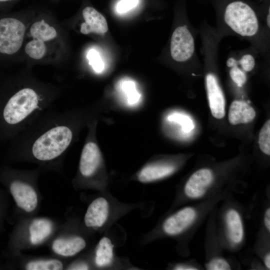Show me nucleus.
Masks as SVG:
<instances>
[{"label": "nucleus", "instance_id": "7", "mask_svg": "<svg viewBox=\"0 0 270 270\" xmlns=\"http://www.w3.org/2000/svg\"><path fill=\"white\" fill-rule=\"evenodd\" d=\"M213 180V174L210 170L200 169L188 180L184 186V193L190 198H200L205 194Z\"/></svg>", "mask_w": 270, "mask_h": 270}, {"label": "nucleus", "instance_id": "13", "mask_svg": "<svg viewBox=\"0 0 270 270\" xmlns=\"http://www.w3.org/2000/svg\"><path fill=\"white\" fill-rule=\"evenodd\" d=\"M84 240L80 236L59 238L54 240L52 249L56 254L63 256H72L82 251L86 246Z\"/></svg>", "mask_w": 270, "mask_h": 270}, {"label": "nucleus", "instance_id": "9", "mask_svg": "<svg viewBox=\"0 0 270 270\" xmlns=\"http://www.w3.org/2000/svg\"><path fill=\"white\" fill-rule=\"evenodd\" d=\"M196 217L194 209L190 207L184 208L168 218L164 223L163 229L170 235L179 234L189 227Z\"/></svg>", "mask_w": 270, "mask_h": 270}, {"label": "nucleus", "instance_id": "22", "mask_svg": "<svg viewBox=\"0 0 270 270\" xmlns=\"http://www.w3.org/2000/svg\"><path fill=\"white\" fill-rule=\"evenodd\" d=\"M258 144L261 150L267 155L270 154V120H268L260 132Z\"/></svg>", "mask_w": 270, "mask_h": 270}, {"label": "nucleus", "instance_id": "29", "mask_svg": "<svg viewBox=\"0 0 270 270\" xmlns=\"http://www.w3.org/2000/svg\"><path fill=\"white\" fill-rule=\"evenodd\" d=\"M264 222L265 226L268 232L270 231V208H268L266 210L264 218Z\"/></svg>", "mask_w": 270, "mask_h": 270}, {"label": "nucleus", "instance_id": "6", "mask_svg": "<svg viewBox=\"0 0 270 270\" xmlns=\"http://www.w3.org/2000/svg\"><path fill=\"white\" fill-rule=\"evenodd\" d=\"M89 139L83 147L79 163L80 173L85 178L92 177L101 162V154L98 144L91 138Z\"/></svg>", "mask_w": 270, "mask_h": 270}, {"label": "nucleus", "instance_id": "34", "mask_svg": "<svg viewBox=\"0 0 270 270\" xmlns=\"http://www.w3.org/2000/svg\"><path fill=\"white\" fill-rule=\"evenodd\" d=\"M270 9L269 8V10H268V14L267 16V18H266V24H267V25L268 26V27L270 28Z\"/></svg>", "mask_w": 270, "mask_h": 270}, {"label": "nucleus", "instance_id": "25", "mask_svg": "<svg viewBox=\"0 0 270 270\" xmlns=\"http://www.w3.org/2000/svg\"><path fill=\"white\" fill-rule=\"evenodd\" d=\"M170 120L176 122L180 124L185 132H188L193 128L192 122L188 116L180 114H174L168 117Z\"/></svg>", "mask_w": 270, "mask_h": 270}, {"label": "nucleus", "instance_id": "8", "mask_svg": "<svg viewBox=\"0 0 270 270\" xmlns=\"http://www.w3.org/2000/svg\"><path fill=\"white\" fill-rule=\"evenodd\" d=\"M209 106L212 115L218 119L225 115V100L222 90L215 76L211 73L206 76Z\"/></svg>", "mask_w": 270, "mask_h": 270}, {"label": "nucleus", "instance_id": "31", "mask_svg": "<svg viewBox=\"0 0 270 270\" xmlns=\"http://www.w3.org/2000/svg\"><path fill=\"white\" fill-rule=\"evenodd\" d=\"M175 270H196V268L186 265H178L176 266Z\"/></svg>", "mask_w": 270, "mask_h": 270}, {"label": "nucleus", "instance_id": "30", "mask_svg": "<svg viewBox=\"0 0 270 270\" xmlns=\"http://www.w3.org/2000/svg\"><path fill=\"white\" fill-rule=\"evenodd\" d=\"M88 268L87 264L80 262L74 264L68 268V270H88Z\"/></svg>", "mask_w": 270, "mask_h": 270}, {"label": "nucleus", "instance_id": "28", "mask_svg": "<svg viewBox=\"0 0 270 270\" xmlns=\"http://www.w3.org/2000/svg\"><path fill=\"white\" fill-rule=\"evenodd\" d=\"M138 3V0H122L116 6V10L120 13H124L136 7Z\"/></svg>", "mask_w": 270, "mask_h": 270}, {"label": "nucleus", "instance_id": "12", "mask_svg": "<svg viewBox=\"0 0 270 270\" xmlns=\"http://www.w3.org/2000/svg\"><path fill=\"white\" fill-rule=\"evenodd\" d=\"M254 108L242 100H235L231 104L228 112V120L231 124H248L256 116Z\"/></svg>", "mask_w": 270, "mask_h": 270}, {"label": "nucleus", "instance_id": "24", "mask_svg": "<svg viewBox=\"0 0 270 270\" xmlns=\"http://www.w3.org/2000/svg\"><path fill=\"white\" fill-rule=\"evenodd\" d=\"M89 64L97 73L101 72L104 68V64L98 52L94 50H90L87 54Z\"/></svg>", "mask_w": 270, "mask_h": 270}, {"label": "nucleus", "instance_id": "11", "mask_svg": "<svg viewBox=\"0 0 270 270\" xmlns=\"http://www.w3.org/2000/svg\"><path fill=\"white\" fill-rule=\"evenodd\" d=\"M82 16L84 22L81 24L80 30L82 34H104L108 30L106 19L94 8L86 7L82 10Z\"/></svg>", "mask_w": 270, "mask_h": 270}, {"label": "nucleus", "instance_id": "5", "mask_svg": "<svg viewBox=\"0 0 270 270\" xmlns=\"http://www.w3.org/2000/svg\"><path fill=\"white\" fill-rule=\"evenodd\" d=\"M170 54L178 62L189 60L194 52V38L186 26H178L174 31L170 41Z\"/></svg>", "mask_w": 270, "mask_h": 270}, {"label": "nucleus", "instance_id": "20", "mask_svg": "<svg viewBox=\"0 0 270 270\" xmlns=\"http://www.w3.org/2000/svg\"><path fill=\"white\" fill-rule=\"evenodd\" d=\"M26 268L28 270H60L63 268L62 263L58 260L31 261Z\"/></svg>", "mask_w": 270, "mask_h": 270}, {"label": "nucleus", "instance_id": "27", "mask_svg": "<svg viewBox=\"0 0 270 270\" xmlns=\"http://www.w3.org/2000/svg\"><path fill=\"white\" fill-rule=\"evenodd\" d=\"M238 64H240L244 72H250L254 67L255 60L254 56L250 54H246L242 56L239 60H237Z\"/></svg>", "mask_w": 270, "mask_h": 270}, {"label": "nucleus", "instance_id": "10", "mask_svg": "<svg viewBox=\"0 0 270 270\" xmlns=\"http://www.w3.org/2000/svg\"><path fill=\"white\" fill-rule=\"evenodd\" d=\"M109 213V204L106 198H98L89 205L84 222L89 228H100L106 222Z\"/></svg>", "mask_w": 270, "mask_h": 270}, {"label": "nucleus", "instance_id": "21", "mask_svg": "<svg viewBox=\"0 0 270 270\" xmlns=\"http://www.w3.org/2000/svg\"><path fill=\"white\" fill-rule=\"evenodd\" d=\"M226 65L230 68V75L233 82L238 86H243L246 82V76L245 72L238 67L237 60L230 58L226 61Z\"/></svg>", "mask_w": 270, "mask_h": 270}, {"label": "nucleus", "instance_id": "15", "mask_svg": "<svg viewBox=\"0 0 270 270\" xmlns=\"http://www.w3.org/2000/svg\"><path fill=\"white\" fill-rule=\"evenodd\" d=\"M226 224L230 240L234 244H238L244 238V228L240 216L238 212L230 210L226 214Z\"/></svg>", "mask_w": 270, "mask_h": 270}, {"label": "nucleus", "instance_id": "18", "mask_svg": "<svg viewBox=\"0 0 270 270\" xmlns=\"http://www.w3.org/2000/svg\"><path fill=\"white\" fill-rule=\"evenodd\" d=\"M30 32L33 39L45 42L54 39L57 36L56 30L44 20L34 23Z\"/></svg>", "mask_w": 270, "mask_h": 270}, {"label": "nucleus", "instance_id": "1", "mask_svg": "<svg viewBox=\"0 0 270 270\" xmlns=\"http://www.w3.org/2000/svg\"><path fill=\"white\" fill-rule=\"evenodd\" d=\"M76 114L48 108L6 144V156L45 166L57 164L72 144L76 134Z\"/></svg>", "mask_w": 270, "mask_h": 270}, {"label": "nucleus", "instance_id": "23", "mask_svg": "<svg viewBox=\"0 0 270 270\" xmlns=\"http://www.w3.org/2000/svg\"><path fill=\"white\" fill-rule=\"evenodd\" d=\"M122 89L126 94L128 104H136L140 98V94L136 92L134 84L132 82H124L122 84Z\"/></svg>", "mask_w": 270, "mask_h": 270}, {"label": "nucleus", "instance_id": "17", "mask_svg": "<svg viewBox=\"0 0 270 270\" xmlns=\"http://www.w3.org/2000/svg\"><path fill=\"white\" fill-rule=\"evenodd\" d=\"M114 246L110 238L103 237L100 240L96 248L95 262L99 267L110 265L113 259Z\"/></svg>", "mask_w": 270, "mask_h": 270}, {"label": "nucleus", "instance_id": "26", "mask_svg": "<svg viewBox=\"0 0 270 270\" xmlns=\"http://www.w3.org/2000/svg\"><path fill=\"white\" fill-rule=\"evenodd\" d=\"M208 270H230L228 263L224 259L216 258L211 260L207 264Z\"/></svg>", "mask_w": 270, "mask_h": 270}, {"label": "nucleus", "instance_id": "33", "mask_svg": "<svg viewBox=\"0 0 270 270\" xmlns=\"http://www.w3.org/2000/svg\"><path fill=\"white\" fill-rule=\"evenodd\" d=\"M264 264L266 266L268 269L270 268V255L268 254L264 258Z\"/></svg>", "mask_w": 270, "mask_h": 270}, {"label": "nucleus", "instance_id": "2", "mask_svg": "<svg viewBox=\"0 0 270 270\" xmlns=\"http://www.w3.org/2000/svg\"><path fill=\"white\" fill-rule=\"evenodd\" d=\"M0 93V144L30 126L52 108L57 94L54 90L31 84H20Z\"/></svg>", "mask_w": 270, "mask_h": 270}, {"label": "nucleus", "instance_id": "35", "mask_svg": "<svg viewBox=\"0 0 270 270\" xmlns=\"http://www.w3.org/2000/svg\"><path fill=\"white\" fill-rule=\"evenodd\" d=\"M7 0H0V1H7Z\"/></svg>", "mask_w": 270, "mask_h": 270}, {"label": "nucleus", "instance_id": "16", "mask_svg": "<svg viewBox=\"0 0 270 270\" xmlns=\"http://www.w3.org/2000/svg\"><path fill=\"white\" fill-rule=\"evenodd\" d=\"M52 228V224L48 220L40 218L33 220L29 228L31 243L36 244L42 242L51 234Z\"/></svg>", "mask_w": 270, "mask_h": 270}, {"label": "nucleus", "instance_id": "32", "mask_svg": "<svg viewBox=\"0 0 270 270\" xmlns=\"http://www.w3.org/2000/svg\"><path fill=\"white\" fill-rule=\"evenodd\" d=\"M2 196V194L0 192V223L1 222V218L2 217L4 204Z\"/></svg>", "mask_w": 270, "mask_h": 270}, {"label": "nucleus", "instance_id": "3", "mask_svg": "<svg viewBox=\"0 0 270 270\" xmlns=\"http://www.w3.org/2000/svg\"><path fill=\"white\" fill-rule=\"evenodd\" d=\"M224 20L234 32L242 36L251 37L258 31L259 24L255 12L242 2L229 4L224 12Z\"/></svg>", "mask_w": 270, "mask_h": 270}, {"label": "nucleus", "instance_id": "14", "mask_svg": "<svg viewBox=\"0 0 270 270\" xmlns=\"http://www.w3.org/2000/svg\"><path fill=\"white\" fill-rule=\"evenodd\" d=\"M175 169V166L172 164H150L144 168L140 170L138 178L142 182H150L171 174Z\"/></svg>", "mask_w": 270, "mask_h": 270}, {"label": "nucleus", "instance_id": "19", "mask_svg": "<svg viewBox=\"0 0 270 270\" xmlns=\"http://www.w3.org/2000/svg\"><path fill=\"white\" fill-rule=\"evenodd\" d=\"M46 49L45 42L33 38L26 44L24 48L26 54L30 58L36 60L45 56Z\"/></svg>", "mask_w": 270, "mask_h": 270}, {"label": "nucleus", "instance_id": "4", "mask_svg": "<svg viewBox=\"0 0 270 270\" xmlns=\"http://www.w3.org/2000/svg\"><path fill=\"white\" fill-rule=\"evenodd\" d=\"M26 32L24 24L12 18L0 20V52L6 54L16 53L21 48Z\"/></svg>", "mask_w": 270, "mask_h": 270}]
</instances>
